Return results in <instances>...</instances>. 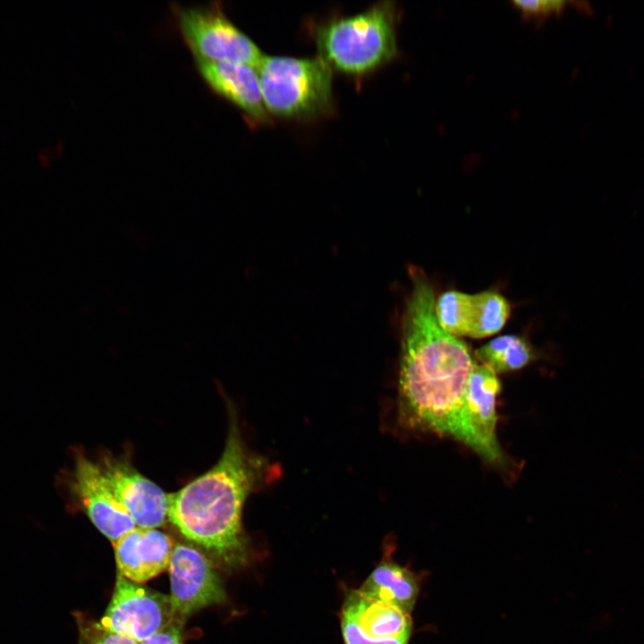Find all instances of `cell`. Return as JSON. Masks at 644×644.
I'll return each mask as SVG.
<instances>
[{
	"label": "cell",
	"mask_w": 644,
	"mask_h": 644,
	"mask_svg": "<svg viewBox=\"0 0 644 644\" xmlns=\"http://www.w3.org/2000/svg\"><path fill=\"white\" fill-rule=\"evenodd\" d=\"M410 275L411 290L402 319L399 419L410 428L447 436L471 448L464 402L477 360L462 341L440 326L433 287L424 272L411 267Z\"/></svg>",
	"instance_id": "cell-1"
},
{
	"label": "cell",
	"mask_w": 644,
	"mask_h": 644,
	"mask_svg": "<svg viewBox=\"0 0 644 644\" xmlns=\"http://www.w3.org/2000/svg\"><path fill=\"white\" fill-rule=\"evenodd\" d=\"M230 411L220 459L207 472L167 494V517L188 539L232 564L245 555L243 506L266 479L267 464L249 451L232 407Z\"/></svg>",
	"instance_id": "cell-2"
},
{
	"label": "cell",
	"mask_w": 644,
	"mask_h": 644,
	"mask_svg": "<svg viewBox=\"0 0 644 644\" xmlns=\"http://www.w3.org/2000/svg\"><path fill=\"white\" fill-rule=\"evenodd\" d=\"M397 21V8L392 1L328 19L314 27L318 56L341 73L358 78L370 74L398 55Z\"/></svg>",
	"instance_id": "cell-3"
},
{
	"label": "cell",
	"mask_w": 644,
	"mask_h": 644,
	"mask_svg": "<svg viewBox=\"0 0 644 644\" xmlns=\"http://www.w3.org/2000/svg\"><path fill=\"white\" fill-rule=\"evenodd\" d=\"M256 70L268 114L311 120L332 112V69L319 56L264 55Z\"/></svg>",
	"instance_id": "cell-4"
},
{
	"label": "cell",
	"mask_w": 644,
	"mask_h": 644,
	"mask_svg": "<svg viewBox=\"0 0 644 644\" xmlns=\"http://www.w3.org/2000/svg\"><path fill=\"white\" fill-rule=\"evenodd\" d=\"M179 31L196 61L228 62L257 68L259 47L225 15L221 5L176 7Z\"/></svg>",
	"instance_id": "cell-5"
},
{
	"label": "cell",
	"mask_w": 644,
	"mask_h": 644,
	"mask_svg": "<svg viewBox=\"0 0 644 644\" xmlns=\"http://www.w3.org/2000/svg\"><path fill=\"white\" fill-rule=\"evenodd\" d=\"M174 621L170 596L118 573L110 603L96 626L141 642Z\"/></svg>",
	"instance_id": "cell-6"
},
{
	"label": "cell",
	"mask_w": 644,
	"mask_h": 644,
	"mask_svg": "<svg viewBox=\"0 0 644 644\" xmlns=\"http://www.w3.org/2000/svg\"><path fill=\"white\" fill-rule=\"evenodd\" d=\"M341 631L344 644H408L412 623L410 614L358 589L343 603Z\"/></svg>",
	"instance_id": "cell-7"
},
{
	"label": "cell",
	"mask_w": 644,
	"mask_h": 644,
	"mask_svg": "<svg viewBox=\"0 0 644 644\" xmlns=\"http://www.w3.org/2000/svg\"><path fill=\"white\" fill-rule=\"evenodd\" d=\"M70 488L91 522L112 544L137 527L98 463L79 452L75 455Z\"/></svg>",
	"instance_id": "cell-8"
},
{
	"label": "cell",
	"mask_w": 644,
	"mask_h": 644,
	"mask_svg": "<svg viewBox=\"0 0 644 644\" xmlns=\"http://www.w3.org/2000/svg\"><path fill=\"white\" fill-rule=\"evenodd\" d=\"M173 608L178 621L221 602L225 591L211 561L195 547L177 543L168 566Z\"/></svg>",
	"instance_id": "cell-9"
},
{
	"label": "cell",
	"mask_w": 644,
	"mask_h": 644,
	"mask_svg": "<svg viewBox=\"0 0 644 644\" xmlns=\"http://www.w3.org/2000/svg\"><path fill=\"white\" fill-rule=\"evenodd\" d=\"M435 311L440 326L452 335L482 338L504 326L510 305L494 292L468 294L448 291L436 300Z\"/></svg>",
	"instance_id": "cell-10"
},
{
	"label": "cell",
	"mask_w": 644,
	"mask_h": 644,
	"mask_svg": "<svg viewBox=\"0 0 644 644\" xmlns=\"http://www.w3.org/2000/svg\"><path fill=\"white\" fill-rule=\"evenodd\" d=\"M98 465L137 527L158 528L167 517V494L123 457L105 454Z\"/></svg>",
	"instance_id": "cell-11"
},
{
	"label": "cell",
	"mask_w": 644,
	"mask_h": 644,
	"mask_svg": "<svg viewBox=\"0 0 644 644\" xmlns=\"http://www.w3.org/2000/svg\"><path fill=\"white\" fill-rule=\"evenodd\" d=\"M501 390L496 374L476 362L471 371L464 402V414L472 438V450L488 462L502 463L496 426V400Z\"/></svg>",
	"instance_id": "cell-12"
},
{
	"label": "cell",
	"mask_w": 644,
	"mask_h": 644,
	"mask_svg": "<svg viewBox=\"0 0 644 644\" xmlns=\"http://www.w3.org/2000/svg\"><path fill=\"white\" fill-rule=\"evenodd\" d=\"M208 86L239 108L251 125L269 122L256 68L235 63L196 61Z\"/></svg>",
	"instance_id": "cell-13"
},
{
	"label": "cell",
	"mask_w": 644,
	"mask_h": 644,
	"mask_svg": "<svg viewBox=\"0 0 644 644\" xmlns=\"http://www.w3.org/2000/svg\"><path fill=\"white\" fill-rule=\"evenodd\" d=\"M174 546L157 528L136 527L113 543L118 573L142 584L168 568Z\"/></svg>",
	"instance_id": "cell-14"
},
{
	"label": "cell",
	"mask_w": 644,
	"mask_h": 644,
	"mask_svg": "<svg viewBox=\"0 0 644 644\" xmlns=\"http://www.w3.org/2000/svg\"><path fill=\"white\" fill-rule=\"evenodd\" d=\"M359 590L370 598L391 604L411 614L419 593V579L407 567L385 559Z\"/></svg>",
	"instance_id": "cell-15"
},
{
	"label": "cell",
	"mask_w": 644,
	"mask_h": 644,
	"mask_svg": "<svg viewBox=\"0 0 644 644\" xmlns=\"http://www.w3.org/2000/svg\"><path fill=\"white\" fill-rule=\"evenodd\" d=\"M475 357L480 364L496 374L523 368L531 360L532 352L523 338L507 335L479 348Z\"/></svg>",
	"instance_id": "cell-16"
},
{
	"label": "cell",
	"mask_w": 644,
	"mask_h": 644,
	"mask_svg": "<svg viewBox=\"0 0 644 644\" xmlns=\"http://www.w3.org/2000/svg\"><path fill=\"white\" fill-rule=\"evenodd\" d=\"M513 4L521 12L524 19L542 21L553 13H560L567 2L561 0H516Z\"/></svg>",
	"instance_id": "cell-17"
},
{
	"label": "cell",
	"mask_w": 644,
	"mask_h": 644,
	"mask_svg": "<svg viewBox=\"0 0 644 644\" xmlns=\"http://www.w3.org/2000/svg\"><path fill=\"white\" fill-rule=\"evenodd\" d=\"M182 622L174 621L166 628L140 644H182Z\"/></svg>",
	"instance_id": "cell-18"
},
{
	"label": "cell",
	"mask_w": 644,
	"mask_h": 644,
	"mask_svg": "<svg viewBox=\"0 0 644 644\" xmlns=\"http://www.w3.org/2000/svg\"><path fill=\"white\" fill-rule=\"evenodd\" d=\"M97 633L94 638L85 639L83 644H140V642L126 636L105 631L96 626Z\"/></svg>",
	"instance_id": "cell-19"
}]
</instances>
